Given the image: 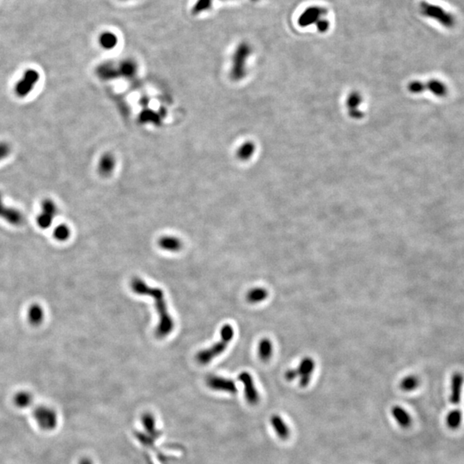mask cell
Wrapping results in <instances>:
<instances>
[{
	"instance_id": "6da1fadb",
	"label": "cell",
	"mask_w": 464,
	"mask_h": 464,
	"mask_svg": "<svg viewBox=\"0 0 464 464\" xmlns=\"http://www.w3.org/2000/svg\"><path fill=\"white\" fill-rule=\"evenodd\" d=\"M131 288L136 294L153 297L157 315L159 316V323L156 330V336L159 339L167 337L174 330L175 323L168 311L167 304L164 292L160 288H154L149 286L145 281L140 278L132 279L131 281Z\"/></svg>"
},
{
	"instance_id": "7a4b0ae2",
	"label": "cell",
	"mask_w": 464,
	"mask_h": 464,
	"mask_svg": "<svg viewBox=\"0 0 464 464\" xmlns=\"http://www.w3.org/2000/svg\"><path fill=\"white\" fill-rule=\"evenodd\" d=\"M220 335H221V338L216 344H214L207 349L198 353L197 356H196L198 363H200V364H209L213 359H216L217 357H219L224 353V350L229 345V343L230 342V340H232V338L234 337V330L231 325H229V324L224 325L222 328Z\"/></svg>"
},
{
	"instance_id": "3957f363",
	"label": "cell",
	"mask_w": 464,
	"mask_h": 464,
	"mask_svg": "<svg viewBox=\"0 0 464 464\" xmlns=\"http://www.w3.org/2000/svg\"><path fill=\"white\" fill-rule=\"evenodd\" d=\"M420 11L423 16L433 19L447 29H452L456 25V17L440 6L428 2H421Z\"/></svg>"
},
{
	"instance_id": "277c9868",
	"label": "cell",
	"mask_w": 464,
	"mask_h": 464,
	"mask_svg": "<svg viewBox=\"0 0 464 464\" xmlns=\"http://www.w3.org/2000/svg\"><path fill=\"white\" fill-rule=\"evenodd\" d=\"M40 80V73L38 71L30 68L25 71L22 78L16 82L14 91L16 97L19 98H25L35 89L36 84Z\"/></svg>"
},
{
	"instance_id": "5b68a950",
	"label": "cell",
	"mask_w": 464,
	"mask_h": 464,
	"mask_svg": "<svg viewBox=\"0 0 464 464\" xmlns=\"http://www.w3.org/2000/svg\"><path fill=\"white\" fill-rule=\"evenodd\" d=\"M33 416L41 430L50 432L58 425V416L54 409L46 406H38L33 410Z\"/></svg>"
},
{
	"instance_id": "8992f818",
	"label": "cell",
	"mask_w": 464,
	"mask_h": 464,
	"mask_svg": "<svg viewBox=\"0 0 464 464\" xmlns=\"http://www.w3.org/2000/svg\"><path fill=\"white\" fill-rule=\"evenodd\" d=\"M251 54V48L248 44L243 42L236 49L233 55L232 74L235 79H240L245 75V65Z\"/></svg>"
},
{
	"instance_id": "52a82bcc",
	"label": "cell",
	"mask_w": 464,
	"mask_h": 464,
	"mask_svg": "<svg viewBox=\"0 0 464 464\" xmlns=\"http://www.w3.org/2000/svg\"><path fill=\"white\" fill-rule=\"evenodd\" d=\"M408 89L413 94H418L425 90H429L437 97H445L448 92V89L446 84L437 79H432L427 83L419 81L411 82L410 84H408Z\"/></svg>"
},
{
	"instance_id": "ba28073f",
	"label": "cell",
	"mask_w": 464,
	"mask_h": 464,
	"mask_svg": "<svg viewBox=\"0 0 464 464\" xmlns=\"http://www.w3.org/2000/svg\"><path fill=\"white\" fill-rule=\"evenodd\" d=\"M206 385L213 390L215 391L225 392L229 394H236L238 392V388L234 381L229 378H223L219 376H208L205 379Z\"/></svg>"
},
{
	"instance_id": "9c48e42d",
	"label": "cell",
	"mask_w": 464,
	"mask_h": 464,
	"mask_svg": "<svg viewBox=\"0 0 464 464\" xmlns=\"http://www.w3.org/2000/svg\"><path fill=\"white\" fill-rule=\"evenodd\" d=\"M328 13L327 9L321 6H310L305 9L302 13L300 14L299 17L297 19V24L300 27L305 28L311 25H316L322 16Z\"/></svg>"
},
{
	"instance_id": "30bf717a",
	"label": "cell",
	"mask_w": 464,
	"mask_h": 464,
	"mask_svg": "<svg viewBox=\"0 0 464 464\" xmlns=\"http://www.w3.org/2000/svg\"><path fill=\"white\" fill-rule=\"evenodd\" d=\"M238 380L243 384L244 396L248 404L257 405L260 401L259 393L257 391V387L254 385V379L250 373L243 372L238 376Z\"/></svg>"
},
{
	"instance_id": "8fae6325",
	"label": "cell",
	"mask_w": 464,
	"mask_h": 464,
	"mask_svg": "<svg viewBox=\"0 0 464 464\" xmlns=\"http://www.w3.org/2000/svg\"><path fill=\"white\" fill-rule=\"evenodd\" d=\"M57 214V206L55 203L50 199H46L41 204V213L38 217V224L42 228L49 227L52 220Z\"/></svg>"
},
{
	"instance_id": "7c38bea8",
	"label": "cell",
	"mask_w": 464,
	"mask_h": 464,
	"mask_svg": "<svg viewBox=\"0 0 464 464\" xmlns=\"http://www.w3.org/2000/svg\"><path fill=\"white\" fill-rule=\"evenodd\" d=\"M315 369V362L313 359L310 357H305L300 362L299 365L297 368L299 378L300 385L306 387L311 383V377Z\"/></svg>"
},
{
	"instance_id": "4fadbf2b",
	"label": "cell",
	"mask_w": 464,
	"mask_h": 464,
	"mask_svg": "<svg viewBox=\"0 0 464 464\" xmlns=\"http://www.w3.org/2000/svg\"><path fill=\"white\" fill-rule=\"evenodd\" d=\"M463 376L461 373H456L453 374L451 378V402L453 405L460 403L461 399V391L463 385Z\"/></svg>"
},
{
	"instance_id": "5bb4252c",
	"label": "cell",
	"mask_w": 464,
	"mask_h": 464,
	"mask_svg": "<svg viewBox=\"0 0 464 464\" xmlns=\"http://www.w3.org/2000/svg\"><path fill=\"white\" fill-rule=\"evenodd\" d=\"M361 103V96L358 92H352L351 94L348 96L346 105H347L348 113L352 118L360 119L364 115L361 111L359 110V107H360Z\"/></svg>"
},
{
	"instance_id": "9a60e30c",
	"label": "cell",
	"mask_w": 464,
	"mask_h": 464,
	"mask_svg": "<svg viewBox=\"0 0 464 464\" xmlns=\"http://www.w3.org/2000/svg\"><path fill=\"white\" fill-rule=\"evenodd\" d=\"M0 217L12 224H20L22 219V214H20L18 211L4 205L1 194H0Z\"/></svg>"
},
{
	"instance_id": "2e32d148",
	"label": "cell",
	"mask_w": 464,
	"mask_h": 464,
	"mask_svg": "<svg viewBox=\"0 0 464 464\" xmlns=\"http://www.w3.org/2000/svg\"><path fill=\"white\" fill-rule=\"evenodd\" d=\"M270 422H271L274 432H276V434L278 435L280 438L283 440L288 438L290 436V429L282 417L279 414H273L270 419Z\"/></svg>"
},
{
	"instance_id": "e0dca14e",
	"label": "cell",
	"mask_w": 464,
	"mask_h": 464,
	"mask_svg": "<svg viewBox=\"0 0 464 464\" xmlns=\"http://www.w3.org/2000/svg\"><path fill=\"white\" fill-rule=\"evenodd\" d=\"M392 416L397 424L402 428H408L412 424V419L408 411L400 406H394L391 408Z\"/></svg>"
},
{
	"instance_id": "ac0fdd59",
	"label": "cell",
	"mask_w": 464,
	"mask_h": 464,
	"mask_svg": "<svg viewBox=\"0 0 464 464\" xmlns=\"http://www.w3.org/2000/svg\"><path fill=\"white\" fill-rule=\"evenodd\" d=\"M160 248L170 252H177L182 248V243L179 238L171 236H165L158 241Z\"/></svg>"
},
{
	"instance_id": "d6986e66",
	"label": "cell",
	"mask_w": 464,
	"mask_h": 464,
	"mask_svg": "<svg viewBox=\"0 0 464 464\" xmlns=\"http://www.w3.org/2000/svg\"><path fill=\"white\" fill-rule=\"evenodd\" d=\"M141 422L143 425L144 428L149 434L153 436L154 437H157L159 436V433L157 431L156 427V419L154 417L153 414L151 413H145L141 417Z\"/></svg>"
},
{
	"instance_id": "ffe728a7",
	"label": "cell",
	"mask_w": 464,
	"mask_h": 464,
	"mask_svg": "<svg viewBox=\"0 0 464 464\" xmlns=\"http://www.w3.org/2000/svg\"><path fill=\"white\" fill-rule=\"evenodd\" d=\"M259 356L263 361H267L273 355V345L269 339L264 338L261 340L258 346Z\"/></svg>"
},
{
	"instance_id": "44dd1931",
	"label": "cell",
	"mask_w": 464,
	"mask_h": 464,
	"mask_svg": "<svg viewBox=\"0 0 464 464\" xmlns=\"http://www.w3.org/2000/svg\"><path fill=\"white\" fill-rule=\"evenodd\" d=\"M268 297V292L263 287L251 289L247 294V300L250 304H258L264 301Z\"/></svg>"
},
{
	"instance_id": "7402d4cb",
	"label": "cell",
	"mask_w": 464,
	"mask_h": 464,
	"mask_svg": "<svg viewBox=\"0 0 464 464\" xmlns=\"http://www.w3.org/2000/svg\"><path fill=\"white\" fill-rule=\"evenodd\" d=\"M118 42V39L116 35L112 32H103L99 36V43L100 46L104 49H112L116 46Z\"/></svg>"
},
{
	"instance_id": "603a6c76",
	"label": "cell",
	"mask_w": 464,
	"mask_h": 464,
	"mask_svg": "<svg viewBox=\"0 0 464 464\" xmlns=\"http://www.w3.org/2000/svg\"><path fill=\"white\" fill-rule=\"evenodd\" d=\"M462 413L461 411L453 410L446 416V425L450 429L456 430L461 426Z\"/></svg>"
},
{
	"instance_id": "cb8c5ba5",
	"label": "cell",
	"mask_w": 464,
	"mask_h": 464,
	"mask_svg": "<svg viewBox=\"0 0 464 464\" xmlns=\"http://www.w3.org/2000/svg\"><path fill=\"white\" fill-rule=\"evenodd\" d=\"M33 397L29 392H19L14 397V403L16 407L20 408H25L30 407L32 404Z\"/></svg>"
},
{
	"instance_id": "d4e9b609",
	"label": "cell",
	"mask_w": 464,
	"mask_h": 464,
	"mask_svg": "<svg viewBox=\"0 0 464 464\" xmlns=\"http://www.w3.org/2000/svg\"><path fill=\"white\" fill-rule=\"evenodd\" d=\"M420 385V381L415 376H408L402 379L400 383V387L403 391L410 392L418 388Z\"/></svg>"
},
{
	"instance_id": "484cf974",
	"label": "cell",
	"mask_w": 464,
	"mask_h": 464,
	"mask_svg": "<svg viewBox=\"0 0 464 464\" xmlns=\"http://www.w3.org/2000/svg\"><path fill=\"white\" fill-rule=\"evenodd\" d=\"M254 151H256V147H254V144L248 142L241 146L238 152V157H240V159L242 160L248 159L252 157Z\"/></svg>"
},
{
	"instance_id": "4316f807",
	"label": "cell",
	"mask_w": 464,
	"mask_h": 464,
	"mask_svg": "<svg viewBox=\"0 0 464 464\" xmlns=\"http://www.w3.org/2000/svg\"><path fill=\"white\" fill-rule=\"evenodd\" d=\"M113 161L112 157L109 155H105L102 157L99 164V170L103 175H106L110 172V170L113 169Z\"/></svg>"
},
{
	"instance_id": "83f0119b",
	"label": "cell",
	"mask_w": 464,
	"mask_h": 464,
	"mask_svg": "<svg viewBox=\"0 0 464 464\" xmlns=\"http://www.w3.org/2000/svg\"><path fill=\"white\" fill-rule=\"evenodd\" d=\"M212 5H213V0H197L192 12L195 15L201 13L204 11H208L212 7Z\"/></svg>"
},
{
	"instance_id": "f1b7e54d",
	"label": "cell",
	"mask_w": 464,
	"mask_h": 464,
	"mask_svg": "<svg viewBox=\"0 0 464 464\" xmlns=\"http://www.w3.org/2000/svg\"><path fill=\"white\" fill-rule=\"evenodd\" d=\"M11 152V147L10 144L7 143L6 141H1L0 142V162L6 159V157H8Z\"/></svg>"
},
{
	"instance_id": "f546056e",
	"label": "cell",
	"mask_w": 464,
	"mask_h": 464,
	"mask_svg": "<svg viewBox=\"0 0 464 464\" xmlns=\"http://www.w3.org/2000/svg\"><path fill=\"white\" fill-rule=\"evenodd\" d=\"M135 69H136V65L132 60H125L122 64V72L127 75H131L132 73H134Z\"/></svg>"
},
{
	"instance_id": "4dcf8cb0",
	"label": "cell",
	"mask_w": 464,
	"mask_h": 464,
	"mask_svg": "<svg viewBox=\"0 0 464 464\" xmlns=\"http://www.w3.org/2000/svg\"><path fill=\"white\" fill-rule=\"evenodd\" d=\"M69 234H70V230L65 225H60L55 230V235H56L57 238H59V239H61V240L66 239Z\"/></svg>"
},
{
	"instance_id": "1f68e13d",
	"label": "cell",
	"mask_w": 464,
	"mask_h": 464,
	"mask_svg": "<svg viewBox=\"0 0 464 464\" xmlns=\"http://www.w3.org/2000/svg\"><path fill=\"white\" fill-rule=\"evenodd\" d=\"M316 27H317V30H319V32H326L330 29V22L326 19H320L318 22H316Z\"/></svg>"
},
{
	"instance_id": "d6a6232c",
	"label": "cell",
	"mask_w": 464,
	"mask_h": 464,
	"mask_svg": "<svg viewBox=\"0 0 464 464\" xmlns=\"http://www.w3.org/2000/svg\"><path fill=\"white\" fill-rule=\"evenodd\" d=\"M285 378H286V380L289 381V382L295 380L296 378H298V373H297V369L294 368V369H290V370H286V374H285Z\"/></svg>"
},
{
	"instance_id": "836d02e7",
	"label": "cell",
	"mask_w": 464,
	"mask_h": 464,
	"mask_svg": "<svg viewBox=\"0 0 464 464\" xmlns=\"http://www.w3.org/2000/svg\"><path fill=\"white\" fill-rule=\"evenodd\" d=\"M79 464H94L93 461H92L91 459L88 458V457H84L82 458L80 461H79Z\"/></svg>"
}]
</instances>
